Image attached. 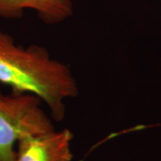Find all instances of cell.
Segmentation results:
<instances>
[{
    "label": "cell",
    "instance_id": "obj_1",
    "mask_svg": "<svg viewBox=\"0 0 161 161\" xmlns=\"http://www.w3.org/2000/svg\"><path fill=\"white\" fill-rule=\"evenodd\" d=\"M0 83L12 92L31 93L47 106L50 116L61 122L65 100L79 95V87L70 67L51 58L38 45H17L11 35L0 30Z\"/></svg>",
    "mask_w": 161,
    "mask_h": 161
},
{
    "label": "cell",
    "instance_id": "obj_2",
    "mask_svg": "<svg viewBox=\"0 0 161 161\" xmlns=\"http://www.w3.org/2000/svg\"><path fill=\"white\" fill-rule=\"evenodd\" d=\"M41 103L31 93L0 92V161H16L14 146L23 137L56 130Z\"/></svg>",
    "mask_w": 161,
    "mask_h": 161
},
{
    "label": "cell",
    "instance_id": "obj_3",
    "mask_svg": "<svg viewBox=\"0 0 161 161\" xmlns=\"http://www.w3.org/2000/svg\"><path fill=\"white\" fill-rule=\"evenodd\" d=\"M69 129L29 135L18 142L16 161H71L74 158Z\"/></svg>",
    "mask_w": 161,
    "mask_h": 161
},
{
    "label": "cell",
    "instance_id": "obj_4",
    "mask_svg": "<svg viewBox=\"0 0 161 161\" xmlns=\"http://www.w3.org/2000/svg\"><path fill=\"white\" fill-rule=\"evenodd\" d=\"M27 9L37 13L47 25L63 23L74 14L71 0H0V17L20 19Z\"/></svg>",
    "mask_w": 161,
    "mask_h": 161
}]
</instances>
